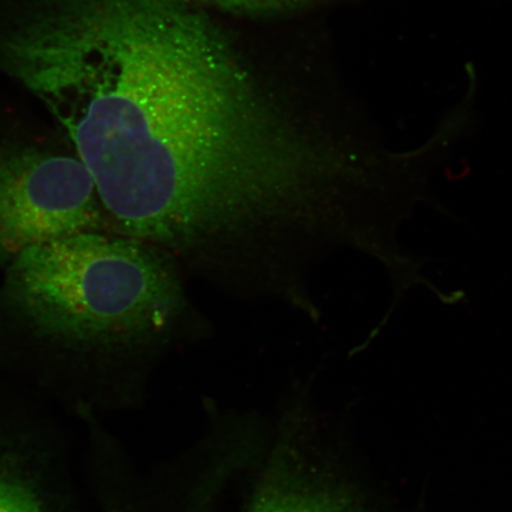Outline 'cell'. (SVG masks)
Here are the masks:
<instances>
[{"mask_svg": "<svg viewBox=\"0 0 512 512\" xmlns=\"http://www.w3.org/2000/svg\"><path fill=\"white\" fill-rule=\"evenodd\" d=\"M0 72L67 132L110 232L152 245L252 206L290 145V119L185 0H35Z\"/></svg>", "mask_w": 512, "mask_h": 512, "instance_id": "1", "label": "cell"}, {"mask_svg": "<svg viewBox=\"0 0 512 512\" xmlns=\"http://www.w3.org/2000/svg\"><path fill=\"white\" fill-rule=\"evenodd\" d=\"M187 280L149 242L81 232L25 249L6 268L4 296L38 337L64 348L156 357L208 331Z\"/></svg>", "mask_w": 512, "mask_h": 512, "instance_id": "2", "label": "cell"}, {"mask_svg": "<svg viewBox=\"0 0 512 512\" xmlns=\"http://www.w3.org/2000/svg\"><path fill=\"white\" fill-rule=\"evenodd\" d=\"M239 512H382L341 426L298 384L271 418Z\"/></svg>", "mask_w": 512, "mask_h": 512, "instance_id": "3", "label": "cell"}, {"mask_svg": "<svg viewBox=\"0 0 512 512\" xmlns=\"http://www.w3.org/2000/svg\"><path fill=\"white\" fill-rule=\"evenodd\" d=\"M81 232H110L78 156L0 145V265L30 247Z\"/></svg>", "mask_w": 512, "mask_h": 512, "instance_id": "4", "label": "cell"}, {"mask_svg": "<svg viewBox=\"0 0 512 512\" xmlns=\"http://www.w3.org/2000/svg\"><path fill=\"white\" fill-rule=\"evenodd\" d=\"M0 512H80L59 422L14 396H0Z\"/></svg>", "mask_w": 512, "mask_h": 512, "instance_id": "5", "label": "cell"}, {"mask_svg": "<svg viewBox=\"0 0 512 512\" xmlns=\"http://www.w3.org/2000/svg\"><path fill=\"white\" fill-rule=\"evenodd\" d=\"M98 512H224L227 497L201 473L113 469L91 483Z\"/></svg>", "mask_w": 512, "mask_h": 512, "instance_id": "6", "label": "cell"}, {"mask_svg": "<svg viewBox=\"0 0 512 512\" xmlns=\"http://www.w3.org/2000/svg\"><path fill=\"white\" fill-rule=\"evenodd\" d=\"M210 2L228 10L259 11L283 8L299 0H210Z\"/></svg>", "mask_w": 512, "mask_h": 512, "instance_id": "7", "label": "cell"}]
</instances>
